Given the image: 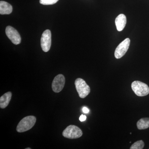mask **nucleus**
Segmentation results:
<instances>
[{
	"label": "nucleus",
	"instance_id": "f257e3e1",
	"mask_svg": "<svg viewBox=\"0 0 149 149\" xmlns=\"http://www.w3.org/2000/svg\"><path fill=\"white\" fill-rule=\"evenodd\" d=\"M36 118L32 116H26L22 118L17 126L16 130L18 133H23L30 130L34 126Z\"/></svg>",
	"mask_w": 149,
	"mask_h": 149
},
{
	"label": "nucleus",
	"instance_id": "f03ea898",
	"mask_svg": "<svg viewBox=\"0 0 149 149\" xmlns=\"http://www.w3.org/2000/svg\"><path fill=\"white\" fill-rule=\"evenodd\" d=\"M74 84L80 97L85 98L90 94V87L82 78H77L74 82Z\"/></svg>",
	"mask_w": 149,
	"mask_h": 149
},
{
	"label": "nucleus",
	"instance_id": "7ed1b4c3",
	"mask_svg": "<svg viewBox=\"0 0 149 149\" xmlns=\"http://www.w3.org/2000/svg\"><path fill=\"white\" fill-rule=\"evenodd\" d=\"M131 88L136 95L144 97L149 94V88L146 83L140 81H135L131 84Z\"/></svg>",
	"mask_w": 149,
	"mask_h": 149
},
{
	"label": "nucleus",
	"instance_id": "20e7f679",
	"mask_svg": "<svg viewBox=\"0 0 149 149\" xmlns=\"http://www.w3.org/2000/svg\"><path fill=\"white\" fill-rule=\"evenodd\" d=\"M62 135L67 139H77L82 136L83 132L76 125H70L63 130Z\"/></svg>",
	"mask_w": 149,
	"mask_h": 149
},
{
	"label": "nucleus",
	"instance_id": "39448f33",
	"mask_svg": "<svg viewBox=\"0 0 149 149\" xmlns=\"http://www.w3.org/2000/svg\"><path fill=\"white\" fill-rule=\"evenodd\" d=\"M130 42V39L127 38L118 45L115 51L114 56L116 58L119 59L124 56L129 49Z\"/></svg>",
	"mask_w": 149,
	"mask_h": 149
},
{
	"label": "nucleus",
	"instance_id": "423d86ee",
	"mask_svg": "<svg viewBox=\"0 0 149 149\" xmlns=\"http://www.w3.org/2000/svg\"><path fill=\"white\" fill-rule=\"evenodd\" d=\"M52 34L50 30L47 29L43 32L41 39V45L44 52H47L50 49Z\"/></svg>",
	"mask_w": 149,
	"mask_h": 149
},
{
	"label": "nucleus",
	"instance_id": "0eeeda50",
	"mask_svg": "<svg viewBox=\"0 0 149 149\" xmlns=\"http://www.w3.org/2000/svg\"><path fill=\"white\" fill-rule=\"evenodd\" d=\"M7 36L14 45H17L21 42V38L16 29L11 26H8L6 29Z\"/></svg>",
	"mask_w": 149,
	"mask_h": 149
},
{
	"label": "nucleus",
	"instance_id": "6e6552de",
	"mask_svg": "<svg viewBox=\"0 0 149 149\" xmlns=\"http://www.w3.org/2000/svg\"><path fill=\"white\" fill-rule=\"evenodd\" d=\"M65 84V78L64 75L59 74L54 78L52 83V88L54 93H58L64 88Z\"/></svg>",
	"mask_w": 149,
	"mask_h": 149
},
{
	"label": "nucleus",
	"instance_id": "1a4fd4ad",
	"mask_svg": "<svg viewBox=\"0 0 149 149\" xmlns=\"http://www.w3.org/2000/svg\"><path fill=\"white\" fill-rule=\"evenodd\" d=\"M126 16L123 14H120L116 17L115 19V24L116 29L118 31H122L126 24Z\"/></svg>",
	"mask_w": 149,
	"mask_h": 149
},
{
	"label": "nucleus",
	"instance_id": "9d476101",
	"mask_svg": "<svg viewBox=\"0 0 149 149\" xmlns=\"http://www.w3.org/2000/svg\"><path fill=\"white\" fill-rule=\"evenodd\" d=\"M13 11V7L10 4L4 1H0V14L1 15L10 14Z\"/></svg>",
	"mask_w": 149,
	"mask_h": 149
},
{
	"label": "nucleus",
	"instance_id": "9b49d317",
	"mask_svg": "<svg viewBox=\"0 0 149 149\" xmlns=\"http://www.w3.org/2000/svg\"><path fill=\"white\" fill-rule=\"evenodd\" d=\"M12 93L10 92H7L3 95L0 98V107L4 109L8 106L11 99Z\"/></svg>",
	"mask_w": 149,
	"mask_h": 149
},
{
	"label": "nucleus",
	"instance_id": "f8f14e48",
	"mask_svg": "<svg viewBox=\"0 0 149 149\" xmlns=\"http://www.w3.org/2000/svg\"><path fill=\"white\" fill-rule=\"evenodd\" d=\"M137 126L139 130H144L149 128V118H141L137 122Z\"/></svg>",
	"mask_w": 149,
	"mask_h": 149
},
{
	"label": "nucleus",
	"instance_id": "ddd939ff",
	"mask_svg": "<svg viewBox=\"0 0 149 149\" xmlns=\"http://www.w3.org/2000/svg\"><path fill=\"white\" fill-rule=\"evenodd\" d=\"M144 146L145 143L143 141L141 140L134 143L130 147V149H142L143 148Z\"/></svg>",
	"mask_w": 149,
	"mask_h": 149
},
{
	"label": "nucleus",
	"instance_id": "4468645a",
	"mask_svg": "<svg viewBox=\"0 0 149 149\" xmlns=\"http://www.w3.org/2000/svg\"><path fill=\"white\" fill-rule=\"evenodd\" d=\"M58 1V0H40V2L44 5H50L54 4Z\"/></svg>",
	"mask_w": 149,
	"mask_h": 149
},
{
	"label": "nucleus",
	"instance_id": "2eb2a0df",
	"mask_svg": "<svg viewBox=\"0 0 149 149\" xmlns=\"http://www.w3.org/2000/svg\"><path fill=\"white\" fill-rule=\"evenodd\" d=\"M86 118H87V117H86V116L83 115L82 114L80 116V118H79V120L81 121V122H83V121L86 120Z\"/></svg>",
	"mask_w": 149,
	"mask_h": 149
},
{
	"label": "nucleus",
	"instance_id": "dca6fc26",
	"mask_svg": "<svg viewBox=\"0 0 149 149\" xmlns=\"http://www.w3.org/2000/svg\"><path fill=\"white\" fill-rule=\"evenodd\" d=\"M83 111L84 113H89V110L88 108L86 107H84L83 108Z\"/></svg>",
	"mask_w": 149,
	"mask_h": 149
},
{
	"label": "nucleus",
	"instance_id": "f3484780",
	"mask_svg": "<svg viewBox=\"0 0 149 149\" xmlns=\"http://www.w3.org/2000/svg\"><path fill=\"white\" fill-rule=\"evenodd\" d=\"M30 148H26V149H30Z\"/></svg>",
	"mask_w": 149,
	"mask_h": 149
}]
</instances>
